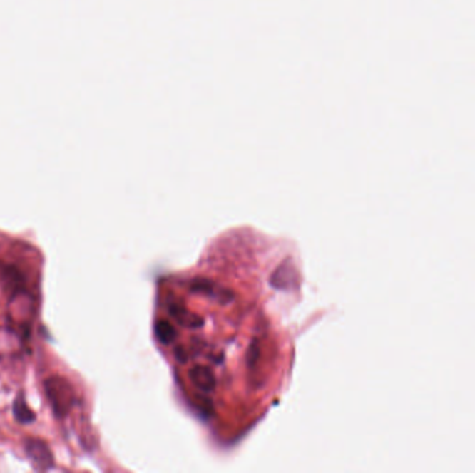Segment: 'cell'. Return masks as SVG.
I'll return each instance as SVG.
<instances>
[{"mask_svg": "<svg viewBox=\"0 0 475 473\" xmlns=\"http://www.w3.org/2000/svg\"><path fill=\"white\" fill-rule=\"evenodd\" d=\"M155 333H156L158 342L163 343V344H171L177 338V331L174 329V326L168 321H164V319H160L156 322Z\"/></svg>", "mask_w": 475, "mask_h": 473, "instance_id": "cell-8", "label": "cell"}, {"mask_svg": "<svg viewBox=\"0 0 475 473\" xmlns=\"http://www.w3.org/2000/svg\"><path fill=\"white\" fill-rule=\"evenodd\" d=\"M13 414L20 423H31L35 421V412L28 407L24 395H19L13 404Z\"/></svg>", "mask_w": 475, "mask_h": 473, "instance_id": "cell-7", "label": "cell"}, {"mask_svg": "<svg viewBox=\"0 0 475 473\" xmlns=\"http://www.w3.org/2000/svg\"><path fill=\"white\" fill-rule=\"evenodd\" d=\"M189 378H190L192 383L205 393H209L215 389V378L209 367H205V365L193 367L189 372Z\"/></svg>", "mask_w": 475, "mask_h": 473, "instance_id": "cell-3", "label": "cell"}, {"mask_svg": "<svg viewBox=\"0 0 475 473\" xmlns=\"http://www.w3.org/2000/svg\"><path fill=\"white\" fill-rule=\"evenodd\" d=\"M0 274H1V281H3L4 286H7L11 293L21 290L24 281L21 276V272L14 265H1Z\"/></svg>", "mask_w": 475, "mask_h": 473, "instance_id": "cell-5", "label": "cell"}, {"mask_svg": "<svg viewBox=\"0 0 475 473\" xmlns=\"http://www.w3.org/2000/svg\"><path fill=\"white\" fill-rule=\"evenodd\" d=\"M170 314L174 316V319L185 328H199V326L203 325L202 318L192 314L189 310H186L178 303H171L170 304Z\"/></svg>", "mask_w": 475, "mask_h": 473, "instance_id": "cell-4", "label": "cell"}, {"mask_svg": "<svg viewBox=\"0 0 475 473\" xmlns=\"http://www.w3.org/2000/svg\"><path fill=\"white\" fill-rule=\"evenodd\" d=\"M26 454L36 471H49L54 467V457L49 446L39 439H29L26 442Z\"/></svg>", "mask_w": 475, "mask_h": 473, "instance_id": "cell-2", "label": "cell"}, {"mask_svg": "<svg viewBox=\"0 0 475 473\" xmlns=\"http://www.w3.org/2000/svg\"><path fill=\"white\" fill-rule=\"evenodd\" d=\"M293 268L290 263L281 264L271 278V285L277 289L288 290L293 286Z\"/></svg>", "mask_w": 475, "mask_h": 473, "instance_id": "cell-6", "label": "cell"}, {"mask_svg": "<svg viewBox=\"0 0 475 473\" xmlns=\"http://www.w3.org/2000/svg\"><path fill=\"white\" fill-rule=\"evenodd\" d=\"M44 389L54 415L57 418L67 417L77 401L71 383L63 376L54 375L45 380Z\"/></svg>", "mask_w": 475, "mask_h": 473, "instance_id": "cell-1", "label": "cell"}]
</instances>
